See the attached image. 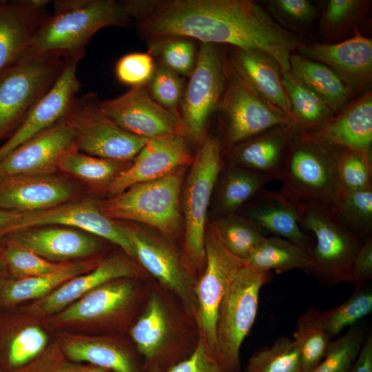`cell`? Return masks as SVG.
Masks as SVG:
<instances>
[{
  "instance_id": "1",
  "label": "cell",
  "mask_w": 372,
  "mask_h": 372,
  "mask_svg": "<svg viewBox=\"0 0 372 372\" xmlns=\"http://www.w3.org/2000/svg\"><path fill=\"white\" fill-rule=\"evenodd\" d=\"M131 19L153 41L183 37L202 43L230 44L272 56L289 72L291 55L301 45L260 4L249 0H127Z\"/></svg>"
},
{
  "instance_id": "2",
  "label": "cell",
  "mask_w": 372,
  "mask_h": 372,
  "mask_svg": "<svg viewBox=\"0 0 372 372\" xmlns=\"http://www.w3.org/2000/svg\"><path fill=\"white\" fill-rule=\"evenodd\" d=\"M53 8L32 37L30 48L66 57L82 59L99 30L125 26L131 19L124 1L115 0H60L54 1Z\"/></svg>"
},
{
  "instance_id": "3",
  "label": "cell",
  "mask_w": 372,
  "mask_h": 372,
  "mask_svg": "<svg viewBox=\"0 0 372 372\" xmlns=\"http://www.w3.org/2000/svg\"><path fill=\"white\" fill-rule=\"evenodd\" d=\"M293 203L300 226L313 236L309 273L329 285L351 282L352 264L363 240L347 226L333 205L316 201Z\"/></svg>"
},
{
  "instance_id": "4",
  "label": "cell",
  "mask_w": 372,
  "mask_h": 372,
  "mask_svg": "<svg viewBox=\"0 0 372 372\" xmlns=\"http://www.w3.org/2000/svg\"><path fill=\"white\" fill-rule=\"evenodd\" d=\"M67 59L29 47L0 72V142L12 134L52 88Z\"/></svg>"
},
{
  "instance_id": "5",
  "label": "cell",
  "mask_w": 372,
  "mask_h": 372,
  "mask_svg": "<svg viewBox=\"0 0 372 372\" xmlns=\"http://www.w3.org/2000/svg\"><path fill=\"white\" fill-rule=\"evenodd\" d=\"M338 147L296 130L285 156L279 192L293 202L336 205L341 194L337 171Z\"/></svg>"
},
{
  "instance_id": "6",
  "label": "cell",
  "mask_w": 372,
  "mask_h": 372,
  "mask_svg": "<svg viewBox=\"0 0 372 372\" xmlns=\"http://www.w3.org/2000/svg\"><path fill=\"white\" fill-rule=\"evenodd\" d=\"M187 167L161 178L134 185L123 192L97 202L114 220H125L154 228L168 236L181 229V193Z\"/></svg>"
},
{
  "instance_id": "7",
  "label": "cell",
  "mask_w": 372,
  "mask_h": 372,
  "mask_svg": "<svg viewBox=\"0 0 372 372\" xmlns=\"http://www.w3.org/2000/svg\"><path fill=\"white\" fill-rule=\"evenodd\" d=\"M222 167L219 140L216 137H205L194 156L181 193L185 239L180 261L185 269L197 270L205 265L207 210Z\"/></svg>"
},
{
  "instance_id": "8",
  "label": "cell",
  "mask_w": 372,
  "mask_h": 372,
  "mask_svg": "<svg viewBox=\"0 0 372 372\" xmlns=\"http://www.w3.org/2000/svg\"><path fill=\"white\" fill-rule=\"evenodd\" d=\"M269 272L246 265L233 278L220 303L214 355L230 372H240V351L257 315L259 295Z\"/></svg>"
},
{
  "instance_id": "9",
  "label": "cell",
  "mask_w": 372,
  "mask_h": 372,
  "mask_svg": "<svg viewBox=\"0 0 372 372\" xmlns=\"http://www.w3.org/2000/svg\"><path fill=\"white\" fill-rule=\"evenodd\" d=\"M94 92L75 99L64 118L70 125L77 150L108 160L130 161L147 139L117 125L102 111Z\"/></svg>"
},
{
  "instance_id": "10",
  "label": "cell",
  "mask_w": 372,
  "mask_h": 372,
  "mask_svg": "<svg viewBox=\"0 0 372 372\" xmlns=\"http://www.w3.org/2000/svg\"><path fill=\"white\" fill-rule=\"evenodd\" d=\"M205 253L204 271L194 290L196 318L200 338L214 355L218 309L229 285L245 262L225 247L214 223L206 229Z\"/></svg>"
},
{
  "instance_id": "11",
  "label": "cell",
  "mask_w": 372,
  "mask_h": 372,
  "mask_svg": "<svg viewBox=\"0 0 372 372\" xmlns=\"http://www.w3.org/2000/svg\"><path fill=\"white\" fill-rule=\"evenodd\" d=\"M225 65L213 44L201 43L180 101L181 118L188 136L202 142L207 120L219 105L226 79Z\"/></svg>"
},
{
  "instance_id": "12",
  "label": "cell",
  "mask_w": 372,
  "mask_h": 372,
  "mask_svg": "<svg viewBox=\"0 0 372 372\" xmlns=\"http://www.w3.org/2000/svg\"><path fill=\"white\" fill-rule=\"evenodd\" d=\"M103 112L125 131L146 139L188 136L180 116L165 108L150 96L145 86L131 87L110 100L100 101Z\"/></svg>"
},
{
  "instance_id": "13",
  "label": "cell",
  "mask_w": 372,
  "mask_h": 372,
  "mask_svg": "<svg viewBox=\"0 0 372 372\" xmlns=\"http://www.w3.org/2000/svg\"><path fill=\"white\" fill-rule=\"evenodd\" d=\"M51 225L71 227L101 237L135 258L121 223L107 217L97 203L92 200H74L47 209L21 214L10 227L8 236L30 228Z\"/></svg>"
},
{
  "instance_id": "14",
  "label": "cell",
  "mask_w": 372,
  "mask_h": 372,
  "mask_svg": "<svg viewBox=\"0 0 372 372\" xmlns=\"http://www.w3.org/2000/svg\"><path fill=\"white\" fill-rule=\"evenodd\" d=\"M233 74L220 103L227 117L229 147L276 127L294 126L287 115L266 103Z\"/></svg>"
},
{
  "instance_id": "15",
  "label": "cell",
  "mask_w": 372,
  "mask_h": 372,
  "mask_svg": "<svg viewBox=\"0 0 372 372\" xmlns=\"http://www.w3.org/2000/svg\"><path fill=\"white\" fill-rule=\"evenodd\" d=\"M81 59L79 57L67 59L62 72L52 88L0 145V161L65 116L80 90L76 71Z\"/></svg>"
},
{
  "instance_id": "16",
  "label": "cell",
  "mask_w": 372,
  "mask_h": 372,
  "mask_svg": "<svg viewBox=\"0 0 372 372\" xmlns=\"http://www.w3.org/2000/svg\"><path fill=\"white\" fill-rule=\"evenodd\" d=\"M185 137L170 135L147 139L134 161L118 173L105 190L114 196L134 185L161 178L191 165L194 156Z\"/></svg>"
},
{
  "instance_id": "17",
  "label": "cell",
  "mask_w": 372,
  "mask_h": 372,
  "mask_svg": "<svg viewBox=\"0 0 372 372\" xmlns=\"http://www.w3.org/2000/svg\"><path fill=\"white\" fill-rule=\"evenodd\" d=\"M76 149L74 135L63 118L24 143L0 161V178L12 176L54 174L65 154Z\"/></svg>"
},
{
  "instance_id": "18",
  "label": "cell",
  "mask_w": 372,
  "mask_h": 372,
  "mask_svg": "<svg viewBox=\"0 0 372 372\" xmlns=\"http://www.w3.org/2000/svg\"><path fill=\"white\" fill-rule=\"evenodd\" d=\"M79 193L73 183L54 174L8 176L0 178V208L37 211L76 200Z\"/></svg>"
},
{
  "instance_id": "19",
  "label": "cell",
  "mask_w": 372,
  "mask_h": 372,
  "mask_svg": "<svg viewBox=\"0 0 372 372\" xmlns=\"http://www.w3.org/2000/svg\"><path fill=\"white\" fill-rule=\"evenodd\" d=\"M3 238L54 262H72L86 258L96 253L101 247L96 236L64 226L30 228Z\"/></svg>"
},
{
  "instance_id": "20",
  "label": "cell",
  "mask_w": 372,
  "mask_h": 372,
  "mask_svg": "<svg viewBox=\"0 0 372 372\" xmlns=\"http://www.w3.org/2000/svg\"><path fill=\"white\" fill-rule=\"evenodd\" d=\"M130 278L105 283L50 317L56 327L98 324L123 313L132 302L134 289Z\"/></svg>"
},
{
  "instance_id": "21",
  "label": "cell",
  "mask_w": 372,
  "mask_h": 372,
  "mask_svg": "<svg viewBox=\"0 0 372 372\" xmlns=\"http://www.w3.org/2000/svg\"><path fill=\"white\" fill-rule=\"evenodd\" d=\"M298 50L302 56L330 68L350 90L362 87L371 79L372 41L357 30L340 43L301 44Z\"/></svg>"
},
{
  "instance_id": "22",
  "label": "cell",
  "mask_w": 372,
  "mask_h": 372,
  "mask_svg": "<svg viewBox=\"0 0 372 372\" xmlns=\"http://www.w3.org/2000/svg\"><path fill=\"white\" fill-rule=\"evenodd\" d=\"M121 224L133 247L135 258L148 272L188 304L191 300L189 276L180 260L169 245L133 223Z\"/></svg>"
},
{
  "instance_id": "23",
  "label": "cell",
  "mask_w": 372,
  "mask_h": 372,
  "mask_svg": "<svg viewBox=\"0 0 372 372\" xmlns=\"http://www.w3.org/2000/svg\"><path fill=\"white\" fill-rule=\"evenodd\" d=\"M132 262L115 256L99 263L93 269L68 280L45 297L30 305L27 311L36 317H50L73 303L94 289L108 282L136 276Z\"/></svg>"
},
{
  "instance_id": "24",
  "label": "cell",
  "mask_w": 372,
  "mask_h": 372,
  "mask_svg": "<svg viewBox=\"0 0 372 372\" xmlns=\"http://www.w3.org/2000/svg\"><path fill=\"white\" fill-rule=\"evenodd\" d=\"M47 0H0V72L29 47L50 14Z\"/></svg>"
},
{
  "instance_id": "25",
  "label": "cell",
  "mask_w": 372,
  "mask_h": 372,
  "mask_svg": "<svg viewBox=\"0 0 372 372\" xmlns=\"http://www.w3.org/2000/svg\"><path fill=\"white\" fill-rule=\"evenodd\" d=\"M307 134L329 145L353 149L371 158V93L344 107L323 126Z\"/></svg>"
},
{
  "instance_id": "26",
  "label": "cell",
  "mask_w": 372,
  "mask_h": 372,
  "mask_svg": "<svg viewBox=\"0 0 372 372\" xmlns=\"http://www.w3.org/2000/svg\"><path fill=\"white\" fill-rule=\"evenodd\" d=\"M296 132L293 125L278 126L234 146L231 152L234 165L270 180H280L285 156Z\"/></svg>"
},
{
  "instance_id": "27",
  "label": "cell",
  "mask_w": 372,
  "mask_h": 372,
  "mask_svg": "<svg viewBox=\"0 0 372 372\" xmlns=\"http://www.w3.org/2000/svg\"><path fill=\"white\" fill-rule=\"evenodd\" d=\"M233 65L234 72L247 87L292 121L281 69L272 56L259 50L237 48Z\"/></svg>"
},
{
  "instance_id": "28",
  "label": "cell",
  "mask_w": 372,
  "mask_h": 372,
  "mask_svg": "<svg viewBox=\"0 0 372 372\" xmlns=\"http://www.w3.org/2000/svg\"><path fill=\"white\" fill-rule=\"evenodd\" d=\"M240 209L245 210L242 217L265 233L284 238L310 251L312 239L300 226L293 202L279 191L264 189Z\"/></svg>"
},
{
  "instance_id": "29",
  "label": "cell",
  "mask_w": 372,
  "mask_h": 372,
  "mask_svg": "<svg viewBox=\"0 0 372 372\" xmlns=\"http://www.w3.org/2000/svg\"><path fill=\"white\" fill-rule=\"evenodd\" d=\"M59 342L64 355L72 362L111 372H138L130 353L107 338L67 333Z\"/></svg>"
},
{
  "instance_id": "30",
  "label": "cell",
  "mask_w": 372,
  "mask_h": 372,
  "mask_svg": "<svg viewBox=\"0 0 372 372\" xmlns=\"http://www.w3.org/2000/svg\"><path fill=\"white\" fill-rule=\"evenodd\" d=\"M169 333L166 308L160 297L152 293L144 312L131 329V336L144 358L146 369L153 366L161 369V357Z\"/></svg>"
},
{
  "instance_id": "31",
  "label": "cell",
  "mask_w": 372,
  "mask_h": 372,
  "mask_svg": "<svg viewBox=\"0 0 372 372\" xmlns=\"http://www.w3.org/2000/svg\"><path fill=\"white\" fill-rule=\"evenodd\" d=\"M98 264L94 260L72 261L63 269L52 273L1 280L0 302L6 305H14L41 299L71 278L91 271Z\"/></svg>"
},
{
  "instance_id": "32",
  "label": "cell",
  "mask_w": 372,
  "mask_h": 372,
  "mask_svg": "<svg viewBox=\"0 0 372 372\" xmlns=\"http://www.w3.org/2000/svg\"><path fill=\"white\" fill-rule=\"evenodd\" d=\"M290 72L320 97L333 112H340L350 98V89L330 68L320 62L293 53Z\"/></svg>"
},
{
  "instance_id": "33",
  "label": "cell",
  "mask_w": 372,
  "mask_h": 372,
  "mask_svg": "<svg viewBox=\"0 0 372 372\" xmlns=\"http://www.w3.org/2000/svg\"><path fill=\"white\" fill-rule=\"evenodd\" d=\"M252 269L284 273L294 269L309 272L311 266L310 251L279 236L266 237L245 260Z\"/></svg>"
},
{
  "instance_id": "34",
  "label": "cell",
  "mask_w": 372,
  "mask_h": 372,
  "mask_svg": "<svg viewBox=\"0 0 372 372\" xmlns=\"http://www.w3.org/2000/svg\"><path fill=\"white\" fill-rule=\"evenodd\" d=\"M281 74L290 103L291 118L297 131L312 132L334 116L328 105L290 71H281Z\"/></svg>"
},
{
  "instance_id": "35",
  "label": "cell",
  "mask_w": 372,
  "mask_h": 372,
  "mask_svg": "<svg viewBox=\"0 0 372 372\" xmlns=\"http://www.w3.org/2000/svg\"><path fill=\"white\" fill-rule=\"evenodd\" d=\"M129 161L108 160L77 149L63 155L56 163L57 171L67 174L92 188L105 187Z\"/></svg>"
},
{
  "instance_id": "36",
  "label": "cell",
  "mask_w": 372,
  "mask_h": 372,
  "mask_svg": "<svg viewBox=\"0 0 372 372\" xmlns=\"http://www.w3.org/2000/svg\"><path fill=\"white\" fill-rule=\"evenodd\" d=\"M323 326V311L308 308L298 319L293 340L299 350L302 372H312L323 359L331 343Z\"/></svg>"
},
{
  "instance_id": "37",
  "label": "cell",
  "mask_w": 372,
  "mask_h": 372,
  "mask_svg": "<svg viewBox=\"0 0 372 372\" xmlns=\"http://www.w3.org/2000/svg\"><path fill=\"white\" fill-rule=\"evenodd\" d=\"M269 178L233 165L226 172L218 192V208L223 217L235 214L244 205L265 189Z\"/></svg>"
},
{
  "instance_id": "38",
  "label": "cell",
  "mask_w": 372,
  "mask_h": 372,
  "mask_svg": "<svg viewBox=\"0 0 372 372\" xmlns=\"http://www.w3.org/2000/svg\"><path fill=\"white\" fill-rule=\"evenodd\" d=\"M214 225L225 247L244 260L267 237L255 223L236 214L220 218Z\"/></svg>"
},
{
  "instance_id": "39",
  "label": "cell",
  "mask_w": 372,
  "mask_h": 372,
  "mask_svg": "<svg viewBox=\"0 0 372 372\" xmlns=\"http://www.w3.org/2000/svg\"><path fill=\"white\" fill-rule=\"evenodd\" d=\"M243 372H302L295 341L282 336L271 346L260 349L250 357Z\"/></svg>"
},
{
  "instance_id": "40",
  "label": "cell",
  "mask_w": 372,
  "mask_h": 372,
  "mask_svg": "<svg viewBox=\"0 0 372 372\" xmlns=\"http://www.w3.org/2000/svg\"><path fill=\"white\" fill-rule=\"evenodd\" d=\"M0 241V265L15 278L47 275L60 271L70 262H54L19 247L6 238Z\"/></svg>"
},
{
  "instance_id": "41",
  "label": "cell",
  "mask_w": 372,
  "mask_h": 372,
  "mask_svg": "<svg viewBox=\"0 0 372 372\" xmlns=\"http://www.w3.org/2000/svg\"><path fill=\"white\" fill-rule=\"evenodd\" d=\"M347 226L361 240L372 235V186L344 192L335 205Z\"/></svg>"
},
{
  "instance_id": "42",
  "label": "cell",
  "mask_w": 372,
  "mask_h": 372,
  "mask_svg": "<svg viewBox=\"0 0 372 372\" xmlns=\"http://www.w3.org/2000/svg\"><path fill=\"white\" fill-rule=\"evenodd\" d=\"M364 340L362 328L351 327L331 342L323 359L312 372H348L353 366Z\"/></svg>"
},
{
  "instance_id": "43",
  "label": "cell",
  "mask_w": 372,
  "mask_h": 372,
  "mask_svg": "<svg viewBox=\"0 0 372 372\" xmlns=\"http://www.w3.org/2000/svg\"><path fill=\"white\" fill-rule=\"evenodd\" d=\"M336 171L342 193L371 187V158L362 152L338 147Z\"/></svg>"
},
{
  "instance_id": "44",
  "label": "cell",
  "mask_w": 372,
  "mask_h": 372,
  "mask_svg": "<svg viewBox=\"0 0 372 372\" xmlns=\"http://www.w3.org/2000/svg\"><path fill=\"white\" fill-rule=\"evenodd\" d=\"M372 311V291L360 289L334 309L323 311V326L331 338L353 325Z\"/></svg>"
},
{
  "instance_id": "45",
  "label": "cell",
  "mask_w": 372,
  "mask_h": 372,
  "mask_svg": "<svg viewBox=\"0 0 372 372\" xmlns=\"http://www.w3.org/2000/svg\"><path fill=\"white\" fill-rule=\"evenodd\" d=\"M152 45V52L158 55L163 65L177 74L190 75L196 63L195 48L191 41L183 37L166 38Z\"/></svg>"
},
{
  "instance_id": "46",
  "label": "cell",
  "mask_w": 372,
  "mask_h": 372,
  "mask_svg": "<svg viewBox=\"0 0 372 372\" xmlns=\"http://www.w3.org/2000/svg\"><path fill=\"white\" fill-rule=\"evenodd\" d=\"M48 346V335L38 326H28L10 339L7 350L8 364L14 369L21 366L38 356Z\"/></svg>"
},
{
  "instance_id": "47",
  "label": "cell",
  "mask_w": 372,
  "mask_h": 372,
  "mask_svg": "<svg viewBox=\"0 0 372 372\" xmlns=\"http://www.w3.org/2000/svg\"><path fill=\"white\" fill-rule=\"evenodd\" d=\"M14 372H111L93 365L70 360L59 342L48 345L35 358L14 369Z\"/></svg>"
},
{
  "instance_id": "48",
  "label": "cell",
  "mask_w": 372,
  "mask_h": 372,
  "mask_svg": "<svg viewBox=\"0 0 372 372\" xmlns=\"http://www.w3.org/2000/svg\"><path fill=\"white\" fill-rule=\"evenodd\" d=\"M156 70L150 53L133 52L121 57L115 65L117 79L131 87L145 86Z\"/></svg>"
},
{
  "instance_id": "49",
  "label": "cell",
  "mask_w": 372,
  "mask_h": 372,
  "mask_svg": "<svg viewBox=\"0 0 372 372\" xmlns=\"http://www.w3.org/2000/svg\"><path fill=\"white\" fill-rule=\"evenodd\" d=\"M183 83L178 74L160 65L149 81V94L161 106L177 112L175 109L181 101Z\"/></svg>"
},
{
  "instance_id": "50",
  "label": "cell",
  "mask_w": 372,
  "mask_h": 372,
  "mask_svg": "<svg viewBox=\"0 0 372 372\" xmlns=\"http://www.w3.org/2000/svg\"><path fill=\"white\" fill-rule=\"evenodd\" d=\"M365 2L359 0H330L324 12L322 25L328 33L347 27L364 10Z\"/></svg>"
},
{
  "instance_id": "51",
  "label": "cell",
  "mask_w": 372,
  "mask_h": 372,
  "mask_svg": "<svg viewBox=\"0 0 372 372\" xmlns=\"http://www.w3.org/2000/svg\"><path fill=\"white\" fill-rule=\"evenodd\" d=\"M166 372H230L218 362L205 341L200 338L192 353L174 364Z\"/></svg>"
},
{
  "instance_id": "52",
  "label": "cell",
  "mask_w": 372,
  "mask_h": 372,
  "mask_svg": "<svg viewBox=\"0 0 372 372\" xmlns=\"http://www.w3.org/2000/svg\"><path fill=\"white\" fill-rule=\"evenodd\" d=\"M268 4L278 18L291 26L308 23L316 14L313 4L308 0H273Z\"/></svg>"
},
{
  "instance_id": "53",
  "label": "cell",
  "mask_w": 372,
  "mask_h": 372,
  "mask_svg": "<svg viewBox=\"0 0 372 372\" xmlns=\"http://www.w3.org/2000/svg\"><path fill=\"white\" fill-rule=\"evenodd\" d=\"M372 278V238L363 240L352 264L351 282L361 285Z\"/></svg>"
},
{
  "instance_id": "54",
  "label": "cell",
  "mask_w": 372,
  "mask_h": 372,
  "mask_svg": "<svg viewBox=\"0 0 372 372\" xmlns=\"http://www.w3.org/2000/svg\"><path fill=\"white\" fill-rule=\"evenodd\" d=\"M352 372H372V336L368 335L362 346Z\"/></svg>"
},
{
  "instance_id": "55",
  "label": "cell",
  "mask_w": 372,
  "mask_h": 372,
  "mask_svg": "<svg viewBox=\"0 0 372 372\" xmlns=\"http://www.w3.org/2000/svg\"><path fill=\"white\" fill-rule=\"evenodd\" d=\"M21 215V213L0 208V240L8 235L10 227Z\"/></svg>"
},
{
  "instance_id": "56",
  "label": "cell",
  "mask_w": 372,
  "mask_h": 372,
  "mask_svg": "<svg viewBox=\"0 0 372 372\" xmlns=\"http://www.w3.org/2000/svg\"><path fill=\"white\" fill-rule=\"evenodd\" d=\"M146 372H163L162 369L157 366H153L147 368Z\"/></svg>"
},
{
  "instance_id": "57",
  "label": "cell",
  "mask_w": 372,
  "mask_h": 372,
  "mask_svg": "<svg viewBox=\"0 0 372 372\" xmlns=\"http://www.w3.org/2000/svg\"><path fill=\"white\" fill-rule=\"evenodd\" d=\"M2 271H3V269H2V267H1V266L0 265V281L1 280Z\"/></svg>"
},
{
  "instance_id": "58",
  "label": "cell",
  "mask_w": 372,
  "mask_h": 372,
  "mask_svg": "<svg viewBox=\"0 0 372 372\" xmlns=\"http://www.w3.org/2000/svg\"><path fill=\"white\" fill-rule=\"evenodd\" d=\"M352 370H353V367H352V369H351L350 371H349L348 372H352Z\"/></svg>"
},
{
  "instance_id": "59",
  "label": "cell",
  "mask_w": 372,
  "mask_h": 372,
  "mask_svg": "<svg viewBox=\"0 0 372 372\" xmlns=\"http://www.w3.org/2000/svg\"><path fill=\"white\" fill-rule=\"evenodd\" d=\"M0 372H3L2 369H1V367H0Z\"/></svg>"
}]
</instances>
